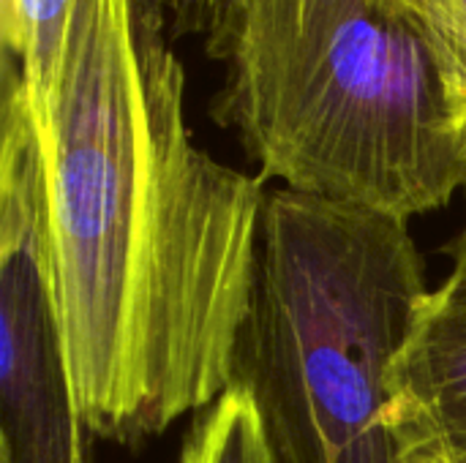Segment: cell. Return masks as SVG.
<instances>
[{
	"label": "cell",
	"mask_w": 466,
	"mask_h": 463,
	"mask_svg": "<svg viewBox=\"0 0 466 463\" xmlns=\"http://www.w3.org/2000/svg\"><path fill=\"white\" fill-rule=\"evenodd\" d=\"M415 27L445 85L466 142V0H390Z\"/></svg>",
	"instance_id": "8"
},
{
	"label": "cell",
	"mask_w": 466,
	"mask_h": 463,
	"mask_svg": "<svg viewBox=\"0 0 466 463\" xmlns=\"http://www.w3.org/2000/svg\"><path fill=\"white\" fill-rule=\"evenodd\" d=\"M388 385L399 461L466 463V322L426 297Z\"/></svg>",
	"instance_id": "5"
},
{
	"label": "cell",
	"mask_w": 466,
	"mask_h": 463,
	"mask_svg": "<svg viewBox=\"0 0 466 463\" xmlns=\"http://www.w3.org/2000/svg\"><path fill=\"white\" fill-rule=\"evenodd\" d=\"M3 63L0 463H87L57 289L38 117L19 63Z\"/></svg>",
	"instance_id": "4"
},
{
	"label": "cell",
	"mask_w": 466,
	"mask_h": 463,
	"mask_svg": "<svg viewBox=\"0 0 466 463\" xmlns=\"http://www.w3.org/2000/svg\"><path fill=\"white\" fill-rule=\"evenodd\" d=\"M156 0H71L33 101L76 404L139 445L229 385L265 180L194 145L186 74Z\"/></svg>",
	"instance_id": "1"
},
{
	"label": "cell",
	"mask_w": 466,
	"mask_h": 463,
	"mask_svg": "<svg viewBox=\"0 0 466 463\" xmlns=\"http://www.w3.org/2000/svg\"><path fill=\"white\" fill-rule=\"evenodd\" d=\"M429 295L404 221L268 191L232 385L276 463H401L388 382Z\"/></svg>",
	"instance_id": "3"
},
{
	"label": "cell",
	"mask_w": 466,
	"mask_h": 463,
	"mask_svg": "<svg viewBox=\"0 0 466 463\" xmlns=\"http://www.w3.org/2000/svg\"><path fill=\"white\" fill-rule=\"evenodd\" d=\"M251 0H156L169 35H199L213 52Z\"/></svg>",
	"instance_id": "9"
},
{
	"label": "cell",
	"mask_w": 466,
	"mask_h": 463,
	"mask_svg": "<svg viewBox=\"0 0 466 463\" xmlns=\"http://www.w3.org/2000/svg\"><path fill=\"white\" fill-rule=\"evenodd\" d=\"M180 463H276L251 393L229 385L191 426Z\"/></svg>",
	"instance_id": "6"
},
{
	"label": "cell",
	"mask_w": 466,
	"mask_h": 463,
	"mask_svg": "<svg viewBox=\"0 0 466 463\" xmlns=\"http://www.w3.org/2000/svg\"><path fill=\"white\" fill-rule=\"evenodd\" d=\"M213 117L262 180L399 221L466 188V142L431 52L390 0H251L208 52Z\"/></svg>",
	"instance_id": "2"
},
{
	"label": "cell",
	"mask_w": 466,
	"mask_h": 463,
	"mask_svg": "<svg viewBox=\"0 0 466 463\" xmlns=\"http://www.w3.org/2000/svg\"><path fill=\"white\" fill-rule=\"evenodd\" d=\"M448 254L453 259V270H451L448 281L437 292L429 295V303L437 311H442L459 322H466V224L464 229L453 237V243L448 246Z\"/></svg>",
	"instance_id": "10"
},
{
	"label": "cell",
	"mask_w": 466,
	"mask_h": 463,
	"mask_svg": "<svg viewBox=\"0 0 466 463\" xmlns=\"http://www.w3.org/2000/svg\"><path fill=\"white\" fill-rule=\"evenodd\" d=\"M68 8L71 0H0L3 46L19 60L33 101H38L55 79Z\"/></svg>",
	"instance_id": "7"
}]
</instances>
